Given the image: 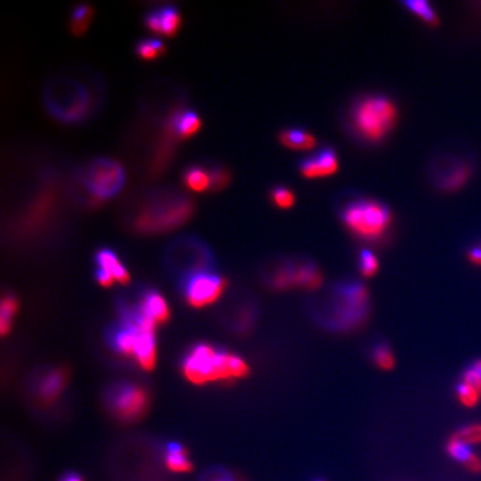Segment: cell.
Returning <instances> with one entry per match:
<instances>
[{
	"instance_id": "obj_11",
	"label": "cell",
	"mask_w": 481,
	"mask_h": 481,
	"mask_svg": "<svg viewBox=\"0 0 481 481\" xmlns=\"http://www.w3.org/2000/svg\"><path fill=\"white\" fill-rule=\"evenodd\" d=\"M139 311L145 318L153 322L154 325L169 320V310L167 303L161 294L154 291L145 294Z\"/></svg>"
},
{
	"instance_id": "obj_6",
	"label": "cell",
	"mask_w": 481,
	"mask_h": 481,
	"mask_svg": "<svg viewBox=\"0 0 481 481\" xmlns=\"http://www.w3.org/2000/svg\"><path fill=\"white\" fill-rule=\"evenodd\" d=\"M83 183L96 198H114L124 186V169L112 159H96L86 169Z\"/></svg>"
},
{
	"instance_id": "obj_23",
	"label": "cell",
	"mask_w": 481,
	"mask_h": 481,
	"mask_svg": "<svg viewBox=\"0 0 481 481\" xmlns=\"http://www.w3.org/2000/svg\"><path fill=\"white\" fill-rule=\"evenodd\" d=\"M447 452H448L449 456L452 459H455L456 461L461 462L465 466L475 456L471 447L465 445V443H460V441H458L454 438L449 440L448 445H447Z\"/></svg>"
},
{
	"instance_id": "obj_16",
	"label": "cell",
	"mask_w": 481,
	"mask_h": 481,
	"mask_svg": "<svg viewBox=\"0 0 481 481\" xmlns=\"http://www.w3.org/2000/svg\"><path fill=\"white\" fill-rule=\"evenodd\" d=\"M173 127L180 137L189 139L201 128V119L194 112H184L175 117Z\"/></svg>"
},
{
	"instance_id": "obj_14",
	"label": "cell",
	"mask_w": 481,
	"mask_h": 481,
	"mask_svg": "<svg viewBox=\"0 0 481 481\" xmlns=\"http://www.w3.org/2000/svg\"><path fill=\"white\" fill-rule=\"evenodd\" d=\"M280 142L294 151H309L316 145V139L312 134L300 128L284 130L280 135Z\"/></svg>"
},
{
	"instance_id": "obj_34",
	"label": "cell",
	"mask_w": 481,
	"mask_h": 481,
	"mask_svg": "<svg viewBox=\"0 0 481 481\" xmlns=\"http://www.w3.org/2000/svg\"><path fill=\"white\" fill-rule=\"evenodd\" d=\"M468 259L476 266H481V248H470L468 252Z\"/></svg>"
},
{
	"instance_id": "obj_10",
	"label": "cell",
	"mask_w": 481,
	"mask_h": 481,
	"mask_svg": "<svg viewBox=\"0 0 481 481\" xmlns=\"http://www.w3.org/2000/svg\"><path fill=\"white\" fill-rule=\"evenodd\" d=\"M322 284V275L312 266H300L296 269H283L275 275L274 285L279 289L291 287H303L316 289Z\"/></svg>"
},
{
	"instance_id": "obj_1",
	"label": "cell",
	"mask_w": 481,
	"mask_h": 481,
	"mask_svg": "<svg viewBox=\"0 0 481 481\" xmlns=\"http://www.w3.org/2000/svg\"><path fill=\"white\" fill-rule=\"evenodd\" d=\"M186 378L196 384L216 380H234L248 373V364L237 355L216 351L207 344H200L189 351L183 362Z\"/></svg>"
},
{
	"instance_id": "obj_24",
	"label": "cell",
	"mask_w": 481,
	"mask_h": 481,
	"mask_svg": "<svg viewBox=\"0 0 481 481\" xmlns=\"http://www.w3.org/2000/svg\"><path fill=\"white\" fill-rule=\"evenodd\" d=\"M452 438L468 446L481 443V425L476 423V425H467L465 428L458 430Z\"/></svg>"
},
{
	"instance_id": "obj_13",
	"label": "cell",
	"mask_w": 481,
	"mask_h": 481,
	"mask_svg": "<svg viewBox=\"0 0 481 481\" xmlns=\"http://www.w3.org/2000/svg\"><path fill=\"white\" fill-rule=\"evenodd\" d=\"M96 260H97L99 269L110 273L114 280L117 281L119 283L126 284L130 281V274L125 269V266L119 262L115 253L108 248L98 252Z\"/></svg>"
},
{
	"instance_id": "obj_33",
	"label": "cell",
	"mask_w": 481,
	"mask_h": 481,
	"mask_svg": "<svg viewBox=\"0 0 481 481\" xmlns=\"http://www.w3.org/2000/svg\"><path fill=\"white\" fill-rule=\"evenodd\" d=\"M207 481H241L230 473H214L207 477Z\"/></svg>"
},
{
	"instance_id": "obj_15",
	"label": "cell",
	"mask_w": 481,
	"mask_h": 481,
	"mask_svg": "<svg viewBox=\"0 0 481 481\" xmlns=\"http://www.w3.org/2000/svg\"><path fill=\"white\" fill-rule=\"evenodd\" d=\"M165 465L173 473H189L193 469L186 449L178 443H171L166 449Z\"/></svg>"
},
{
	"instance_id": "obj_2",
	"label": "cell",
	"mask_w": 481,
	"mask_h": 481,
	"mask_svg": "<svg viewBox=\"0 0 481 481\" xmlns=\"http://www.w3.org/2000/svg\"><path fill=\"white\" fill-rule=\"evenodd\" d=\"M44 104L53 117L67 124L84 121L92 108L89 89L68 77H57L48 82L44 89Z\"/></svg>"
},
{
	"instance_id": "obj_30",
	"label": "cell",
	"mask_w": 481,
	"mask_h": 481,
	"mask_svg": "<svg viewBox=\"0 0 481 481\" xmlns=\"http://www.w3.org/2000/svg\"><path fill=\"white\" fill-rule=\"evenodd\" d=\"M144 24L148 30L156 35H162V27H161L160 12L159 9H153L148 12L144 18Z\"/></svg>"
},
{
	"instance_id": "obj_12",
	"label": "cell",
	"mask_w": 481,
	"mask_h": 481,
	"mask_svg": "<svg viewBox=\"0 0 481 481\" xmlns=\"http://www.w3.org/2000/svg\"><path fill=\"white\" fill-rule=\"evenodd\" d=\"M66 373L62 369L53 370L40 381L38 387L39 397L43 401L51 402L60 396L65 386Z\"/></svg>"
},
{
	"instance_id": "obj_19",
	"label": "cell",
	"mask_w": 481,
	"mask_h": 481,
	"mask_svg": "<svg viewBox=\"0 0 481 481\" xmlns=\"http://www.w3.org/2000/svg\"><path fill=\"white\" fill-rule=\"evenodd\" d=\"M135 53L141 60L150 62L164 55L166 53V47L160 39H142L136 44Z\"/></svg>"
},
{
	"instance_id": "obj_22",
	"label": "cell",
	"mask_w": 481,
	"mask_h": 481,
	"mask_svg": "<svg viewBox=\"0 0 481 481\" xmlns=\"http://www.w3.org/2000/svg\"><path fill=\"white\" fill-rule=\"evenodd\" d=\"M405 6L411 12H414V15L421 18L422 21H425L427 24H438V17L434 12V8L425 0H408L405 3Z\"/></svg>"
},
{
	"instance_id": "obj_29",
	"label": "cell",
	"mask_w": 481,
	"mask_h": 481,
	"mask_svg": "<svg viewBox=\"0 0 481 481\" xmlns=\"http://www.w3.org/2000/svg\"><path fill=\"white\" fill-rule=\"evenodd\" d=\"M467 178H468V169L462 166L457 169V171L452 172L451 174L445 180L443 185L446 186L447 189H457L466 182Z\"/></svg>"
},
{
	"instance_id": "obj_36",
	"label": "cell",
	"mask_w": 481,
	"mask_h": 481,
	"mask_svg": "<svg viewBox=\"0 0 481 481\" xmlns=\"http://www.w3.org/2000/svg\"><path fill=\"white\" fill-rule=\"evenodd\" d=\"M473 370H475V371L477 372L479 375H480L481 378V360L476 361V362L473 364Z\"/></svg>"
},
{
	"instance_id": "obj_35",
	"label": "cell",
	"mask_w": 481,
	"mask_h": 481,
	"mask_svg": "<svg viewBox=\"0 0 481 481\" xmlns=\"http://www.w3.org/2000/svg\"><path fill=\"white\" fill-rule=\"evenodd\" d=\"M60 481H83V479L80 478V476L76 475V473H67L62 477Z\"/></svg>"
},
{
	"instance_id": "obj_26",
	"label": "cell",
	"mask_w": 481,
	"mask_h": 481,
	"mask_svg": "<svg viewBox=\"0 0 481 481\" xmlns=\"http://www.w3.org/2000/svg\"><path fill=\"white\" fill-rule=\"evenodd\" d=\"M457 397L461 405L467 408H473L478 405L480 395L468 384H459L457 388Z\"/></svg>"
},
{
	"instance_id": "obj_28",
	"label": "cell",
	"mask_w": 481,
	"mask_h": 481,
	"mask_svg": "<svg viewBox=\"0 0 481 481\" xmlns=\"http://www.w3.org/2000/svg\"><path fill=\"white\" fill-rule=\"evenodd\" d=\"M375 361L382 370H391L395 366V357L387 347H380L375 350Z\"/></svg>"
},
{
	"instance_id": "obj_25",
	"label": "cell",
	"mask_w": 481,
	"mask_h": 481,
	"mask_svg": "<svg viewBox=\"0 0 481 481\" xmlns=\"http://www.w3.org/2000/svg\"><path fill=\"white\" fill-rule=\"evenodd\" d=\"M271 198L277 207H280V209H284V210L292 207L296 203L294 194L289 189L282 187V186L275 187L272 191Z\"/></svg>"
},
{
	"instance_id": "obj_18",
	"label": "cell",
	"mask_w": 481,
	"mask_h": 481,
	"mask_svg": "<svg viewBox=\"0 0 481 481\" xmlns=\"http://www.w3.org/2000/svg\"><path fill=\"white\" fill-rule=\"evenodd\" d=\"M94 16V10L89 5H78L71 10V32L76 36L83 35L91 24Z\"/></svg>"
},
{
	"instance_id": "obj_3",
	"label": "cell",
	"mask_w": 481,
	"mask_h": 481,
	"mask_svg": "<svg viewBox=\"0 0 481 481\" xmlns=\"http://www.w3.org/2000/svg\"><path fill=\"white\" fill-rule=\"evenodd\" d=\"M192 214V204L183 195H159L146 203L135 221L136 228L155 233L183 224Z\"/></svg>"
},
{
	"instance_id": "obj_31",
	"label": "cell",
	"mask_w": 481,
	"mask_h": 481,
	"mask_svg": "<svg viewBox=\"0 0 481 481\" xmlns=\"http://www.w3.org/2000/svg\"><path fill=\"white\" fill-rule=\"evenodd\" d=\"M464 384L475 389L481 396V378L480 375L473 370V366L467 369L464 373Z\"/></svg>"
},
{
	"instance_id": "obj_17",
	"label": "cell",
	"mask_w": 481,
	"mask_h": 481,
	"mask_svg": "<svg viewBox=\"0 0 481 481\" xmlns=\"http://www.w3.org/2000/svg\"><path fill=\"white\" fill-rule=\"evenodd\" d=\"M183 180L185 185L194 192H203L205 189H211L212 184L210 172L198 166L186 169Z\"/></svg>"
},
{
	"instance_id": "obj_5",
	"label": "cell",
	"mask_w": 481,
	"mask_h": 481,
	"mask_svg": "<svg viewBox=\"0 0 481 481\" xmlns=\"http://www.w3.org/2000/svg\"><path fill=\"white\" fill-rule=\"evenodd\" d=\"M342 219L349 230L357 237L375 239L384 235L392 218L384 204L371 200H359L349 204L343 211Z\"/></svg>"
},
{
	"instance_id": "obj_32",
	"label": "cell",
	"mask_w": 481,
	"mask_h": 481,
	"mask_svg": "<svg viewBox=\"0 0 481 481\" xmlns=\"http://www.w3.org/2000/svg\"><path fill=\"white\" fill-rule=\"evenodd\" d=\"M97 280L103 287H110L115 282V280H114V278L110 273H107L106 271L101 269L98 270L97 272Z\"/></svg>"
},
{
	"instance_id": "obj_37",
	"label": "cell",
	"mask_w": 481,
	"mask_h": 481,
	"mask_svg": "<svg viewBox=\"0 0 481 481\" xmlns=\"http://www.w3.org/2000/svg\"><path fill=\"white\" fill-rule=\"evenodd\" d=\"M316 481H323V480H316Z\"/></svg>"
},
{
	"instance_id": "obj_4",
	"label": "cell",
	"mask_w": 481,
	"mask_h": 481,
	"mask_svg": "<svg viewBox=\"0 0 481 481\" xmlns=\"http://www.w3.org/2000/svg\"><path fill=\"white\" fill-rule=\"evenodd\" d=\"M397 107L384 96L363 98L352 112V123L357 133L369 142L384 139L396 123Z\"/></svg>"
},
{
	"instance_id": "obj_27",
	"label": "cell",
	"mask_w": 481,
	"mask_h": 481,
	"mask_svg": "<svg viewBox=\"0 0 481 481\" xmlns=\"http://www.w3.org/2000/svg\"><path fill=\"white\" fill-rule=\"evenodd\" d=\"M360 268L364 277H373L379 270V262L375 254L369 251L363 252L361 255Z\"/></svg>"
},
{
	"instance_id": "obj_7",
	"label": "cell",
	"mask_w": 481,
	"mask_h": 481,
	"mask_svg": "<svg viewBox=\"0 0 481 481\" xmlns=\"http://www.w3.org/2000/svg\"><path fill=\"white\" fill-rule=\"evenodd\" d=\"M225 289L224 279L201 272L193 275L186 284V298L192 307H207L222 296Z\"/></svg>"
},
{
	"instance_id": "obj_20",
	"label": "cell",
	"mask_w": 481,
	"mask_h": 481,
	"mask_svg": "<svg viewBox=\"0 0 481 481\" xmlns=\"http://www.w3.org/2000/svg\"><path fill=\"white\" fill-rule=\"evenodd\" d=\"M160 12L162 35L173 37L178 34L180 27V15L174 6H165L159 8Z\"/></svg>"
},
{
	"instance_id": "obj_21",
	"label": "cell",
	"mask_w": 481,
	"mask_h": 481,
	"mask_svg": "<svg viewBox=\"0 0 481 481\" xmlns=\"http://www.w3.org/2000/svg\"><path fill=\"white\" fill-rule=\"evenodd\" d=\"M18 302L14 296H5L1 301V311H0V331L1 333H8L12 327V319L17 312Z\"/></svg>"
},
{
	"instance_id": "obj_8",
	"label": "cell",
	"mask_w": 481,
	"mask_h": 481,
	"mask_svg": "<svg viewBox=\"0 0 481 481\" xmlns=\"http://www.w3.org/2000/svg\"><path fill=\"white\" fill-rule=\"evenodd\" d=\"M148 395L142 388L134 384H124L113 392L110 405L117 416L133 420L142 416L148 407Z\"/></svg>"
},
{
	"instance_id": "obj_9",
	"label": "cell",
	"mask_w": 481,
	"mask_h": 481,
	"mask_svg": "<svg viewBox=\"0 0 481 481\" xmlns=\"http://www.w3.org/2000/svg\"><path fill=\"white\" fill-rule=\"evenodd\" d=\"M339 169L337 153L332 148H323L319 153L305 159L300 164L302 176L309 180L329 178Z\"/></svg>"
}]
</instances>
